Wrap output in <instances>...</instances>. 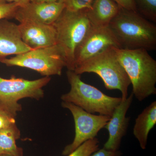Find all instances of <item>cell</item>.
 <instances>
[{"label": "cell", "mask_w": 156, "mask_h": 156, "mask_svg": "<svg viewBox=\"0 0 156 156\" xmlns=\"http://www.w3.org/2000/svg\"><path fill=\"white\" fill-rule=\"evenodd\" d=\"M115 48H108L84 61L73 71L79 75L86 73L96 74L101 78L107 89L119 90L122 93V100H125L128 97V89L131 81L117 58Z\"/></svg>", "instance_id": "cell-5"}, {"label": "cell", "mask_w": 156, "mask_h": 156, "mask_svg": "<svg viewBox=\"0 0 156 156\" xmlns=\"http://www.w3.org/2000/svg\"><path fill=\"white\" fill-rule=\"evenodd\" d=\"M21 39L32 50L56 44V32L53 24L26 21L18 24Z\"/></svg>", "instance_id": "cell-12"}, {"label": "cell", "mask_w": 156, "mask_h": 156, "mask_svg": "<svg viewBox=\"0 0 156 156\" xmlns=\"http://www.w3.org/2000/svg\"><path fill=\"white\" fill-rule=\"evenodd\" d=\"M65 7V3L29 2L26 5L20 6L14 18L20 23L32 21L53 24Z\"/></svg>", "instance_id": "cell-11"}, {"label": "cell", "mask_w": 156, "mask_h": 156, "mask_svg": "<svg viewBox=\"0 0 156 156\" xmlns=\"http://www.w3.org/2000/svg\"><path fill=\"white\" fill-rule=\"evenodd\" d=\"M113 47L121 48L119 44L108 27H92L87 36L76 50L74 69L84 61Z\"/></svg>", "instance_id": "cell-9"}, {"label": "cell", "mask_w": 156, "mask_h": 156, "mask_svg": "<svg viewBox=\"0 0 156 156\" xmlns=\"http://www.w3.org/2000/svg\"><path fill=\"white\" fill-rule=\"evenodd\" d=\"M95 0H66L65 8L69 11H76L89 9Z\"/></svg>", "instance_id": "cell-20"}, {"label": "cell", "mask_w": 156, "mask_h": 156, "mask_svg": "<svg viewBox=\"0 0 156 156\" xmlns=\"http://www.w3.org/2000/svg\"><path fill=\"white\" fill-rule=\"evenodd\" d=\"M117 58L132 85L139 101L156 94V61L144 49L115 48Z\"/></svg>", "instance_id": "cell-2"}, {"label": "cell", "mask_w": 156, "mask_h": 156, "mask_svg": "<svg viewBox=\"0 0 156 156\" xmlns=\"http://www.w3.org/2000/svg\"><path fill=\"white\" fill-rule=\"evenodd\" d=\"M0 1H4L8 2L15 3L18 4L20 6L26 5L30 2V0H0Z\"/></svg>", "instance_id": "cell-25"}, {"label": "cell", "mask_w": 156, "mask_h": 156, "mask_svg": "<svg viewBox=\"0 0 156 156\" xmlns=\"http://www.w3.org/2000/svg\"><path fill=\"white\" fill-rule=\"evenodd\" d=\"M1 62L7 66L34 70L45 76H61L62 69L66 67L64 53L57 44L31 50L10 58H5Z\"/></svg>", "instance_id": "cell-7"}, {"label": "cell", "mask_w": 156, "mask_h": 156, "mask_svg": "<svg viewBox=\"0 0 156 156\" xmlns=\"http://www.w3.org/2000/svg\"><path fill=\"white\" fill-rule=\"evenodd\" d=\"M61 105L71 112L75 126L74 139L71 144L64 148L62 152L64 156L71 153L87 140L95 138L110 119L111 117L109 116L89 113L69 102L63 101Z\"/></svg>", "instance_id": "cell-8"}, {"label": "cell", "mask_w": 156, "mask_h": 156, "mask_svg": "<svg viewBox=\"0 0 156 156\" xmlns=\"http://www.w3.org/2000/svg\"><path fill=\"white\" fill-rule=\"evenodd\" d=\"M69 92L62 95V101L71 103L89 113H95L111 117L115 109L122 101V97L108 96L95 87L84 83L80 75L68 70Z\"/></svg>", "instance_id": "cell-4"}, {"label": "cell", "mask_w": 156, "mask_h": 156, "mask_svg": "<svg viewBox=\"0 0 156 156\" xmlns=\"http://www.w3.org/2000/svg\"><path fill=\"white\" fill-rule=\"evenodd\" d=\"M156 124V101H154L137 116L133 128V134L142 149L146 148L149 134Z\"/></svg>", "instance_id": "cell-15"}, {"label": "cell", "mask_w": 156, "mask_h": 156, "mask_svg": "<svg viewBox=\"0 0 156 156\" xmlns=\"http://www.w3.org/2000/svg\"><path fill=\"white\" fill-rule=\"evenodd\" d=\"M120 7L114 0H95L87 15L92 27H106L118 14Z\"/></svg>", "instance_id": "cell-14"}, {"label": "cell", "mask_w": 156, "mask_h": 156, "mask_svg": "<svg viewBox=\"0 0 156 156\" xmlns=\"http://www.w3.org/2000/svg\"><path fill=\"white\" fill-rule=\"evenodd\" d=\"M123 153L119 150L116 151L107 150L104 148L98 150L90 156H122Z\"/></svg>", "instance_id": "cell-22"}, {"label": "cell", "mask_w": 156, "mask_h": 156, "mask_svg": "<svg viewBox=\"0 0 156 156\" xmlns=\"http://www.w3.org/2000/svg\"><path fill=\"white\" fill-rule=\"evenodd\" d=\"M15 119L10 118L8 115L0 112V130L8 128L15 124Z\"/></svg>", "instance_id": "cell-21"}, {"label": "cell", "mask_w": 156, "mask_h": 156, "mask_svg": "<svg viewBox=\"0 0 156 156\" xmlns=\"http://www.w3.org/2000/svg\"><path fill=\"white\" fill-rule=\"evenodd\" d=\"M140 14L153 23L156 22V0H134Z\"/></svg>", "instance_id": "cell-17"}, {"label": "cell", "mask_w": 156, "mask_h": 156, "mask_svg": "<svg viewBox=\"0 0 156 156\" xmlns=\"http://www.w3.org/2000/svg\"><path fill=\"white\" fill-rule=\"evenodd\" d=\"M87 10L72 11L65 8L53 24L56 32V44L64 53L69 70L74 69L76 50L92 27Z\"/></svg>", "instance_id": "cell-3"}, {"label": "cell", "mask_w": 156, "mask_h": 156, "mask_svg": "<svg viewBox=\"0 0 156 156\" xmlns=\"http://www.w3.org/2000/svg\"><path fill=\"white\" fill-rule=\"evenodd\" d=\"M99 141L98 138L89 140L81 144L67 156H90L99 149Z\"/></svg>", "instance_id": "cell-18"}, {"label": "cell", "mask_w": 156, "mask_h": 156, "mask_svg": "<svg viewBox=\"0 0 156 156\" xmlns=\"http://www.w3.org/2000/svg\"><path fill=\"white\" fill-rule=\"evenodd\" d=\"M20 137V132L16 124L0 130V156H22V149L16 144V140Z\"/></svg>", "instance_id": "cell-16"}, {"label": "cell", "mask_w": 156, "mask_h": 156, "mask_svg": "<svg viewBox=\"0 0 156 156\" xmlns=\"http://www.w3.org/2000/svg\"></svg>", "instance_id": "cell-27"}, {"label": "cell", "mask_w": 156, "mask_h": 156, "mask_svg": "<svg viewBox=\"0 0 156 156\" xmlns=\"http://www.w3.org/2000/svg\"><path fill=\"white\" fill-rule=\"evenodd\" d=\"M134 95L131 93L115 109L109 121L104 127L108 131V138L104 144L103 148L108 151L119 150L122 139L127 132L130 118L126 116L133 101Z\"/></svg>", "instance_id": "cell-10"}, {"label": "cell", "mask_w": 156, "mask_h": 156, "mask_svg": "<svg viewBox=\"0 0 156 156\" xmlns=\"http://www.w3.org/2000/svg\"><path fill=\"white\" fill-rule=\"evenodd\" d=\"M66 0H30V2L36 3H65Z\"/></svg>", "instance_id": "cell-24"}, {"label": "cell", "mask_w": 156, "mask_h": 156, "mask_svg": "<svg viewBox=\"0 0 156 156\" xmlns=\"http://www.w3.org/2000/svg\"><path fill=\"white\" fill-rule=\"evenodd\" d=\"M51 80L50 76L29 80L13 76L10 79L0 76V112L15 119L22 106L18 101L25 98L39 100L44 96L43 88Z\"/></svg>", "instance_id": "cell-6"}, {"label": "cell", "mask_w": 156, "mask_h": 156, "mask_svg": "<svg viewBox=\"0 0 156 156\" xmlns=\"http://www.w3.org/2000/svg\"><path fill=\"white\" fill-rule=\"evenodd\" d=\"M31 50L22 41L18 25L8 19L0 20V62L10 55Z\"/></svg>", "instance_id": "cell-13"}, {"label": "cell", "mask_w": 156, "mask_h": 156, "mask_svg": "<svg viewBox=\"0 0 156 156\" xmlns=\"http://www.w3.org/2000/svg\"><path fill=\"white\" fill-rule=\"evenodd\" d=\"M121 8L134 11H137L134 0H114Z\"/></svg>", "instance_id": "cell-23"}, {"label": "cell", "mask_w": 156, "mask_h": 156, "mask_svg": "<svg viewBox=\"0 0 156 156\" xmlns=\"http://www.w3.org/2000/svg\"><path fill=\"white\" fill-rule=\"evenodd\" d=\"M1 156H14L13 155H2Z\"/></svg>", "instance_id": "cell-26"}, {"label": "cell", "mask_w": 156, "mask_h": 156, "mask_svg": "<svg viewBox=\"0 0 156 156\" xmlns=\"http://www.w3.org/2000/svg\"><path fill=\"white\" fill-rule=\"evenodd\" d=\"M20 5L13 2L0 1V20L14 18Z\"/></svg>", "instance_id": "cell-19"}, {"label": "cell", "mask_w": 156, "mask_h": 156, "mask_svg": "<svg viewBox=\"0 0 156 156\" xmlns=\"http://www.w3.org/2000/svg\"><path fill=\"white\" fill-rule=\"evenodd\" d=\"M108 27L121 48L156 49V26L137 11L120 7Z\"/></svg>", "instance_id": "cell-1"}]
</instances>
